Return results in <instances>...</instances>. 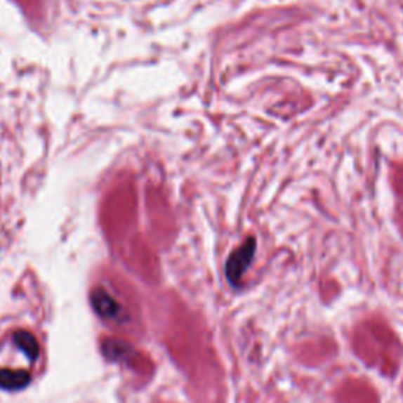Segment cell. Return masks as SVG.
Segmentation results:
<instances>
[{"mask_svg":"<svg viewBox=\"0 0 403 403\" xmlns=\"http://www.w3.org/2000/svg\"><path fill=\"white\" fill-rule=\"evenodd\" d=\"M92 303L98 315L106 320H119L121 315V305L104 289H96L93 291Z\"/></svg>","mask_w":403,"mask_h":403,"instance_id":"7a4b0ae2","label":"cell"},{"mask_svg":"<svg viewBox=\"0 0 403 403\" xmlns=\"http://www.w3.org/2000/svg\"><path fill=\"white\" fill-rule=\"evenodd\" d=\"M30 383V375L25 370H0V388L18 391L25 388Z\"/></svg>","mask_w":403,"mask_h":403,"instance_id":"3957f363","label":"cell"},{"mask_svg":"<svg viewBox=\"0 0 403 403\" xmlns=\"http://www.w3.org/2000/svg\"><path fill=\"white\" fill-rule=\"evenodd\" d=\"M253 252H256V239L249 238L248 242H246L242 248H238L235 252L232 253L229 262H227L225 266V272H227V277H229V281L237 284L239 279H242L243 272L248 268L251 260L253 257Z\"/></svg>","mask_w":403,"mask_h":403,"instance_id":"6da1fadb","label":"cell"},{"mask_svg":"<svg viewBox=\"0 0 403 403\" xmlns=\"http://www.w3.org/2000/svg\"><path fill=\"white\" fill-rule=\"evenodd\" d=\"M15 341L18 343V347L21 348L30 359H37L38 353H40V345H38L37 339L29 333V331H18L15 334Z\"/></svg>","mask_w":403,"mask_h":403,"instance_id":"277c9868","label":"cell"}]
</instances>
